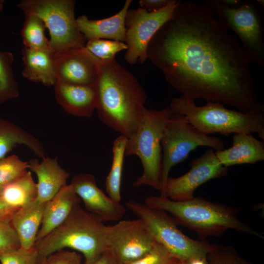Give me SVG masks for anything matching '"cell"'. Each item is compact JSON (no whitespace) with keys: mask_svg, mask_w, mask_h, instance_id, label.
Wrapping results in <instances>:
<instances>
[{"mask_svg":"<svg viewBox=\"0 0 264 264\" xmlns=\"http://www.w3.org/2000/svg\"><path fill=\"white\" fill-rule=\"evenodd\" d=\"M147 53L182 96L220 103L242 112H264L250 60L206 1L179 0Z\"/></svg>","mask_w":264,"mask_h":264,"instance_id":"cell-1","label":"cell"},{"mask_svg":"<svg viewBox=\"0 0 264 264\" xmlns=\"http://www.w3.org/2000/svg\"><path fill=\"white\" fill-rule=\"evenodd\" d=\"M97 110L108 127L129 138L139 125L147 96L136 77L115 58L101 61L95 85Z\"/></svg>","mask_w":264,"mask_h":264,"instance_id":"cell-2","label":"cell"},{"mask_svg":"<svg viewBox=\"0 0 264 264\" xmlns=\"http://www.w3.org/2000/svg\"><path fill=\"white\" fill-rule=\"evenodd\" d=\"M148 206L164 211L172 216L176 224L196 232L202 240L219 236L229 229L263 239L259 233L241 220L235 207L194 197L184 201H174L161 195L145 200Z\"/></svg>","mask_w":264,"mask_h":264,"instance_id":"cell-3","label":"cell"},{"mask_svg":"<svg viewBox=\"0 0 264 264\" xmlns=\"http://www.w3.org/2000/svg\"><path fill=\"white\" fill-rule=\"evenodd\" d=\"M107 227L99 217L77 205L62 224L36 242L38 264L52 253L67 248L81 254L83 264H92L108 248Z\"/></svg>","mask_w":264,"mask_h":264,"instance_id":"cell-4","label":"cell"},{"mask_svg":"<svg viewBox=\"0 0 264 264\" xmlns=\"http://www.w3.org/2000/svg\"><path fill=\"white\" fill-rule=\"evenodd\" d=\"M169 107L173 113L184 115L203 134L219 133L228 136L233 133H256L264 141V112H242L215 102L198 106L195 100L182 96L173 98Z\"/></svg>","mask_w":264,"mask_h":264,"instance_id":"cell-5","label":"cell"},{"mask_svg":"<svg viewBox=\"0 0 264 264\" xmlns=\"http://www.w3.org/2000/svg\"><path fill=\"white\" fill-rule=\"evenodd\" d=\"M172 113L169 107L161 110L146 108L138 127L127 138L125 155L137 156L143 167L142 174L132 183L133 187L148 185L159 191L161 139Z\"/></svg>","mask_w":264,"mask_h":264,"instance_id":"cell-6","label":"cell"},{"mask_svg":"<svg viewBox=\"0 0 264 264\" xmlns=\"http://www.w3.org/2000/svg\"><path fill=\"white\" fill-rule=\"evenodd\" d=\"M205 1L222 25L234 33L250 61L264 67V8L256 0H241L235 7L228 6L221 0Z\"/></svg>","mask_w":264,"mask_h":264,"instance_id":"cell-7","label":"cell"},{"mask_svg":"<svg viewBox=\"0 0 264 264\" xmlns=\"http://www.w3.org/2000/svg\"><path fill=\"white\" fill-rule=\"evenodd\" d=\"M75 4L73 0H22L17 6L24 15H35L43 20L49 31L50 49L56 55L87 43L77 24Z\"/></svg>","mask_w":264,"mask_h":264,"instance_id":"cell-8","label":"cell"},{"mask_svg":"<svg viewBox=\"0 0 264 264\" xmlns=\"http://www.w3.org/2000/svg\"><path fill=\"white\" fill-rule=\"evenodd\" d=\"M126 207L141 220L154 241L175 258L185 262L198 255H207L215 247L207 241L195 240L183 234L174 219L167 212L150 207L134 200L126 203Z\"/></svg>","mask_w":264,"mask_h":264,"instance_id":"cell-9","label":"cell"},{"mask_svg":"<svg viewBox=\"0 0 264 264\" xmlns=\"http://www.w3.org/2000/svg\"><path fill=\"white\" fill-rule=\"evenodd\" d=\"M163 152L160 175V190L163 192L171 169L184 160L199 146H207L216 151L224 149L223 140L203 134L194 127L185 116L172 113L161 139Z\"/></svg>","mask_w":264,"mask_h":264,"instance_id":"cell-10","label":"cell"},{"mask_svg":"<svg viewBox=\"0 0 264 264\" xmlns=\"http://www.w3.org/2000/svg\"><path fill=\"white\" fill-rule=\"evenodd\" d=\"M179 0H170L161 10L149 12L138 7L129 9L125 24L126 35L124 43L127 46L125 60L131 65L144 64L148 59L147 48L150 42L160 27L172 16Z\"/></svg>","mask_w":264,"mask_h":264,"instance_id":"cell-11","label":"cell"},{"mask_svg":"<svg viewBox=\"0 0 264 264\" xmlns=\"http://www.w3.org/2000/svg\"><path fill=\"white\" fill-rule=\"evenodd\" d=\"M108 247L122 263L127 264L151 251L156 244L142 220H120L107 225Z\"/></svg>","mask_w":264,"mask_h":264,"instance_id":"cell-12","label":"cell"},{"mask_svg":"<svg viewBox=\"0 0 264 264\" xmlns=\"http://www.w3.org/2000/svg\"><path fill=\"white\" fill-rule=\"evenodd\" d=\"M190 169L177 177H168L160 194L174 201H184L193 198L199 186L209 180L227 175L228 168L218 159L215 152L209 149L190 163Z\"/></svg>","mask_w":264,"mask_h":264,"instance_id":"cell-13","label":"cell"},{"mask_svg":"<svg viewBox=\"0 0 264 264\" xmlns=\"http://www.w3.org/2000/svg\"><path fill=\"white\" fill-rule=\"evenodd\" d=\"M54 56L56 82L95 87L101 61L85 46Z\"/></svg>","mask_w":264,"mask_h":264,"instance_id":"cell-14","label":"cell"},{"mask_svg":"<svg viewBox=\"0 0 264 264\" xmlns=\"http://www.w3.org/2000/svg\"><path fill=\"white\" fill-rule=\"evenodd\" d=\"M70 184L83 201L85 209L103 221H118L125 215V207L120 202L115 201L106 195L98 187L91 174L77 175L72 178Z\"/></svg>","mask_w":264,"mask_h":264,"instance_id":"cell-15","label":"cell"},{"mask_svg":"<svg viewBox=\"0 0 264 264\" xmlns=\"http://www.w3.org/2000/svg\"><path fill=\"white\" fill-rule=\"evenodd\" d=\"M56 102L68 113L89 118L97 108L95 87L56 82L54 85Z\"/></svg>","mask_w":264,"mask_h":264,"instance_id":"cell-16","label":"cell"},{"mask_svg":"<svg viewBox=\"0 0 264 264\" xmlns=\"http://www.w3.org/2000/svg\"><path fill=\"white\" fill-rule=\"evenodd\" d=\"M28 163V169L34 172L38 178L36 199L39 201L46 202L67 185L70 174L59 165L57 156L44 157L41 161L36 158L31 159Z\"/></svg>","mask_w":264,"mask_h":264,"instance_id":"cell-17","label":"cell"},{"mask_svg":"<svg viewBox=\"0 0 264 264\" xmlns=\"http://www.w3.org/2000/svg\"><path fill=\"white\" fill-rule=\"evenodd\" d=\"M132 0H126L122 9L113 16L100 20H90L86 15L76 19L78 27L87 41L106 39L124 42L125 18Z\"/></svg>","mask_w":264,"mask_h":264,"instance_id":"cell-18","label":"cell"},{"mask_svg":"<svg viewBox=\"0 0 264 264\" xmlns=\"http://www.w3.org/2000/svg\"><path fill=\"white\" fill-rule=\"evenodd\" d=\"M80 201V198L70 183L63 187L53 198L45 202L36 242L62 224Z\"/></svg>","mask_w":264,"mask_h":264,"instance_id":"cell-19","label":"cell"},{"mask_svg":"<svg viewBox=\"0 0 264 264\" xmlns=\"http://www.w3.org/2000/svg\"><path fill=\"white\" fill-rule=\"evenodd\" d=\"M219 162L224 166L255 164L264 160V141L251 133H235L231 147L215 152Z\"/></svg>","mask_w":264,"mask_h":264,"instance_id":"cell-20","label":"cell"},{"mask_svg":"<svg viewBox=\"0 0 264 264\" xmlns=\"http://www.w3.org/2000/svg\"><path fill=\"white\" fill-rule=\"evenodd\" d=\"M45 203L36 199L12 214L11 224L18 237L21 248L30 249L34 247Z\"/></svg>","mask_w":264,"mask_h":264,"instance_id":"cell-21","label":"cell"},{"mask_svg":"<svg viewBox=\"0 0 264 264\" xmlns=\"http://www.w3.org/2000/svg\"><path fill=\"white\" fill-rule=\"evenodd\" d=\"M24 67L22 75L36 83L48 87L56 83L55 59L50 50H33L23 47L22 50Z\"/></svg>","mask_w":264,"mask_h":264,"instance_id":"cell-22","label":"cell"},{"mask_svg":"<svg viewBox=\"0 0 264 264\" xmlns=\"http://www.w3.org/2000/svg\"><path fill=\"white\" fill-rule=\"evenodd\" d=\"M18 145L27 146L42 159L45 157L44 146L37 138L0 117V159L6 157Z\"/></svg>","mask_w":264,"mask_h":264,"instance_id":"cell-23","label":"cell"},{"mask_svg":"<svg viewBox=\"0 0 264 264\" xmlns=\"http://www.w3.org/2000/svg\"><path fill=\"white\" fill-rule=\"evenodd\" d=\"M38 194L37 183L30 171L5 186L0 197L9 206L18 209L35 200Z\"/></svg>","mask_w":264,"mask_h":264,"instance_id":"cell-24","label":"cell"},{"mask_svg":"<svg viewBox=\"0 0 264 264\" xmlns=\"http://www.w3.org/2000/svg\"><path fill=\"white\" fill-rule=\"evenodd\" d=\"M127 137L120 135L115 139L112 146V160L106 181L108 195L113 200L120 202L122 171Z\"/></svg>","mask_w":264,"mask_h":264,"instance_id":"cell-25","label":"cell"},{"mask_svg":"<svg viewBox=\"0 0 264 264\" xmlns=\"http://www.w3.org/2000/svg\"><path fill=\"white\" fill-rule=\"evenodd\" d=\"M45 28L44 23L39 17L25 15L21 30L24 47L33 50H50L49 41L44 34Z\"/></svg>","mask_w":264,"mask_h":264,"instance_id":"cell-26","label":"cell"},{"mask_svg":"<svg viewBox=\"0 0 264 264\" xmlns=\"http://www.w3.org/2000/svg\"><path fill=\"white\" fill-rule=\"evenodd\" d=\"M14 58L11 52L0 51V104L19 95L11 66Z\"/></svg>","mask_w":264,"mask_h":264,"instance_id":"cell-27","label":"cell"},{"mask_svg":"<svg viewBox=\"0 0 264 264\" xmlns=\"http://www.w3.org/2000/svg\"><path fill=\"white\" fill-rule=\"evenodd\" d=\"M85 46L101 61H108L115 58L117 53L127 49L126 44L124 42L106 39L88 40Z\"/></svg>","mask_w":264,"mask_h":264,"instance_id":"cell-28","label":"cell"},{"mask_svg":"<svg viewBox=\"0 0 264 264\" xmlns=\"http://www.w3.org/2000/svg\"><path fill=\"white\" fill-rule=\"evenodd\" d=\"M28 170V162L15 154L0 159V185L4 187L21 177Z\"/></svg>","mask_w":264,"mask_h":264,"instance_id":"cell-29","label":"cell"},{"mask_svg":"<svg viewBox=\"0 0 264 264\" xmlns=\"http://www.w3.org/2000/svg\"><path fill=\"white\" fill-rule=\"evenodd\" d=\"M11 216L0 217V256L20 247L18 237L11 224Z\"/></svg>","mask_w":264,"mask_h":264,"instance_id":"cell-30","label":"cell"},{"mask_svg":"<svg viewBox=\"0 0 264 264\" xmlns=\"http://www.w3.org/2000/svg\"><path fill=\"white\" fill-rule=\"evenodd\" d=\"M241 258L232 246L216 244L207 254L208 264H241Z\"/></svg>","mask_w":264,"mask_h":264,"instance_id":"cell-31","label":"cell"},{"mask_svg":"<svg viewBox=\"0 0 264 264\" xmlns=\"http://www.w3.org/2000/svg\"><path fill=\"white\" fill-rule=\"evenodd\" d=\"M0 264H38V254L34 248L25 249L20 247L0 255Z\"/></svg>","mask_w":264,"mask_h":264,"instance_id":"cell-32","label":"cell"},{"mask_svg":"<svg viewBox=\"0 0 264 264\" xmlns=\"http://www.w3.org/2000/svg\"><path fill=\"white\" fill-rule=\"evenodd\" d=\"M178 261L173 257L166 248L156 243L148 253L127 264H172Z\"/></svg>","mask_w":264,"mask_h":264,"instance_id":"cell-33","label":"cell"},{"mask_svg":"<svg viewBox=\"0 0 264 264\" xmlns=\"http://www.w3.org/2000/svg\"><path fill=\"white\" fill-rule=\"evenodd\" d=\"M42 264H83L82 255L75 251L63 249L48 255Z\"/></svg>","mask_w":264,"mask_h":264,"instance_id":"cell-34","label":"cell"},{"mask_svg":"<svg viewBox=\"0 0 264 264\" xmlns=\"http://www.w3.org/2000/svg\"><path fill=\"white\" fill-rule=\"evenodd\" d=\"M170 0H140L139 3L140 7L145 9L149 12H155L165 7Z\"/></svg>","mask_w":264,"mask_h":264,"instance_id":"cell-35","label":"cell"},{"mask_svg":"<svg viewBox=\"0 0 264 264\" xmlns=\"http://www.w3.org/2000/svg\"><path fill=\"white\" fill-rule=\"evenodd\" d=\"M92 264H122L109 248Z\"/></svg>","mask_w":264,"mask_h":264,"instance_id":"cell-36","label":"cell"},{"mask_svg":"<svg viewBox=\"0 0 264 264\" xmlns=\"http://www.w3.org/2000/svg\"><path fill=\"white\" fill-rule=\"evenodd\" d=\"M17 210L7 205L0 197V217L12 216Z\"/></svg>","mask_w":264,"mask_h":264,"instance_id":"cell-37","label":"cell"},{"mask_svg":"<svg viewBox=\"0 0 264 264\" xmlns=\"http://www.w3.org/2000/svg\"><path fill=\"white\" fill-rule=\"evenodd\" d=\"M184 264H208L207 255H195L184 262Z\"/></svg>","mask_w":264,"mask_h":264,"instance_id":"cell-38","label":"cell"},{"mask_svg":"<svg viewBox=\"0 0 264 264\" xmlns=\"http://www.w3.org/2000/svg\"><path fill=\"white\" fill-rule=\"evenodd\" d=\"M241 264H253L252 263H251L250 262H249L245 260V259L241 258Z\"/></svg>","mask_w":264,"mask_h":264,"instance_id":"cell-39","label":"cell"},{"mask_svg":"<svg viewBox=\"0 0 264 264\" xmlns=\"http://www.w3.org/2000/svg\"><path fill=\"white\" fill-rule=\"evenodd\" d=\"M4 0H0V11H1L3 9V4Z\"/></svg>","mask_w":264,"mask_h":264,"instance_id":"cell-40","label":"cell"},{"mask_svg":"<svg viewBox=\"0 0 264 264\" xmlns=\"http://www.w3.org/2000/svg\"><path fill=\"white\" fill-rule=\"evenodd\" d=\"M183 262H182V261H178L174 264H183Z\"/></svg>","mask_w":264,"mask_h":264,"instance_id":"cell-41","label":"cell"},{"mask_svg":"<svg viewBox=\"0 0 264 264\" xmlns=\"http://www.w3.org/2000/svg\"><path fill=\"white\" fill-rule=\"evenodd\" d=\"M4 187L0 185V197L1 196V194L2 193V190L3 189Z\"/></svg>","mask_w":264,"mask_h":264,"instance_id":"cell-42","label":"cell"},{"mask_svg":"<svg viewBox=\"0 0 264 264\" xmlns=\"http://www.w3.org/2000/svg\"><path fill=\"white\" fill-rule=\"evenodd\" d=\"M183 264H184V262H183Z\"/></svg>","mask_w":264,"mask_h":264,"instance_id":"cell-43","label":"cell"}]
</instances>
